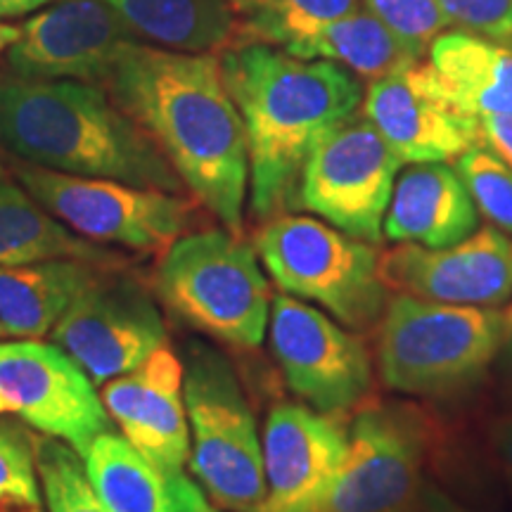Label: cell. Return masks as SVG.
<instances>
[{
  "mask_svg": "<svg viewBox=\"0 0 512 512\" xmlns=\"http://www.w3.org/2000/svg\"><path fill=\"white\" fill-rule=\"evenodd\" d=\"M415 512H472L470 508H465L463 503L453 501L446 491H441L437 484L427 482L425 491H422L420 505Z\"/></svg>",
  "mask_w": 512,
  "mask_h": 512,
  "instance_id": "cell-34",
  "label": "cell"
},
{
  "mask_svg": "<svg viewBox=\"0 0 512 512\" xmlns=\"http://www.w3.org/2000/svg\"><path fill=\"white\" fill-rule=\"evenodd\" d=\"M456 171L479 214L512 238V166L484 140L458 157Z\"/></svg>",
  "mask_w": 512,
  "mask_h": 512,
  "instance_id": "cell-28",
  "label": "cell"
},
{
  "mask_svg": "<svg viewBox=\"0 0 512 512\" xmlns=\"http://www.w3.org/2000/svg\"><path fill=\"white\" fill-rule=\"evenodd\" d=\"M0 512H43L41 501L24 496H0Z\"/></svg>",
  "mask_w": 512,
  "mask_h": 512,
  "instance_id": "cell-37",
  "label": "cell"
},
{
  "mask_svg": "<svg viewBox=\"0 0 512 512\" xmlns=\"http://www.w3.org/2000/svg\"><path fill=\"white\" fill-rule=\"evenodd\" d=\"M55 259H79L107 268L124 264L119 254L64 226L27 190L8 178L0 181V266H31Z\"/></svg>",
  "mask_w": 512,
  "mask_h": 512,
  "instance_id": "cell-24",
  "label": "cell"
},
{
  "mask_svg": "<svg viewBox=\"0 0 512 512\" xmlns=\"http://www.w3.org/2000/svg\"><path fill=\"white\" fill-rule=\"evenodd\" d=\"M140 41L181 53H216L242 38L230 0H105Z\"/></svg>",
  "mask_w": 512,
  "mask_h": 512,
  "instance_id": "cell-23",
  "label": "cell"
},
{
  "mask_svg": "<svg viewBox=\"0 0 512 512\" xmlns=\"http://www.w3.org/2000/svg\"><path fill=\"white\" fill-rule=\"evenodd\" d=\"M102 403L121 434L145 458L171 470H185L190 427L183 399V361L166 344L143 366L105 382Z\"/></svg>",
  "mask_w": 512,
  "mask_h": 512,
  "instance_id": "cell-18",
  "label": "cell"
},
{
  "mask_svg": "<svg viewBox=\"0 0 512 512\" xmlns=\"http://www.w3.org/2000/svg\"><path fill=\"white\" fill-rule=\"evenodd\" d=\"M53 0H0V17H22L29 12H36Z\"/></svg>",
  "mask_w": 512,
  "mask_h": 512,
  "instance_id": "cell-36",
  "label": "cell"
},
{
  "mask_svg": "<svg viewBox=\"0 0 512 512\" xmlns=\"http://www.w3.org/2000/svg\"><path fill=\"white\" fill-rule=\"evenodd\" d=\"M105 88L155 140L185 190L230 233L242 235L249 195L247 133L216 53L133 41Z\"/></svg>",
  "mask_w": 512,
  "mask_h": 512,
  "instance_id": "cell-1",
  "label": "cell"
},
{
  "mask_svg": "<svg viewBox=\"0 0 512 512\" xmlns=\"http://www.w3.org/2000/svg\"><path fill=\"white\" fill-rule=\"evenodd\" d=\"M380 278L427 302L501 309L512 299V238L489 223L444 249L399 242L380 254Z\"/></svg>",
  "mask_w": 512,
  "mask_h": 512,
  "instance_id": "cell-16",
  "label": "cell"
},
{
  "mask_svg": "<svg viewBox=\"0 0 512 512\" xmlns=\"http://www.w3.org/2000/svg\"><path fill=\"white\" fill-rule=\"evenodd\" d=\"M140 41L105 0H55L19 27L5 64L19 79L105 86L121 50Z\"/></svg>",
  "mask_w": 512,
  "mask_h": 512,
  "instance_id": "cell-15",
  "label": "cell"
},
{
  "mask_svg": "<svg viewBox=\"0 0 512 512\" xmlns=\"http://www.w3.org/2000/svg\"><path fill=\"white\" fill-rule=\"evenodd\" d=\"M271 349L287 387L318 413L342 418L373 392L366 342L290 294L271 304Z\"/></svg>",
  "mask_w": 512,
  "mask_h": 512,
  "instance_id": "cell-11",
  "label": "cell"
},
{
  "mask_svg": "<svg viewBox=\"0 0 512 512\" xmlns=\"http://www.w3.org/2000/svg\"><path fill=\"white\" fill-rule=\"evenodd\" d=\"M491 444H494L498 465L512 486V413L496 422L494 432H491Z\"/></svg>",
  "mask_w": 512,
  "mask_h": 512,
  "instance_id": "cell-33",
  "label": "cell"
},
{
  "mask_svg": "<svg viewBox=\"0 0 512 512\" xmlns=\"http://www.w3.org/2000/svg\"><path fill=\"white\" fill-rule=\"evenodd\" d=\"M401 159L366 114L354 112L320 136L306 159L297 209L318 214L330 226L380 242L384 214Z\"/></svg>",
  "mask_w": 512,
  "mask_h": 512,
  "instance_id": "cell-10",
  "label": "cell"
},
{
  "mask_svg": "<svg viewBox=\"0 0 512 512\" xmlns=\"http://www.w3.org/2000/svg\"><path fill=\"white\" fill-rule=\"evenodd\" d=\"M254 247L285 294L316 302L356 332L380 323L389 299L370 242L311 216L280 214L259 228Z\"/></svg>",
  "mask_w": 512,
  "mask_h": 512,
  "instance_id": "cell-7",
  "label": "cell"
},
{
  "mask_svg": "<svg viewBox=\"0 0 512 512\" xmlns=\"http://www.w3.org/2000/svg\"><path fill=\"white\" fill-rule=\"evenodd\" d=\"M15 176L55 219L98 245L140 252L166 249L181 238L195 214V202L181 192L60 174L34 164H19Z\"/></svg>",
  "mask_w": 512,
  "mask_h": 512,
  "instance_id": "cell-9",
  "label": "cell"
},
{
  "mask_svg": "<svg viewBox=\"0 0 512 512\" xmlns=\"http://www.w3.org/2000/svg\"><path fill=\"white\" fill-rule=\"evenodd\" d=\"M448 24L512 43V0H439Z\"/></svg>",
  "mask_w": 512,
  "mask_h": 512,
  "instance_id": "cell-31",
  "label": "cell"
},
{
  "mask_svg": "<svg viewBox=\"0 0 512 512\" xmlns=\"http://www.w3.org/2000/svg\"><path fill=\"white\" fill-rule=\"evenodd\" d=\"M347 427L311 406L278 403L268 413L261 512H323L347 456Z\"/></svg>",
  "mask_w": 512,
  "mask_h": 512,
  "instance_id": "cell-17",
  "label": "cell"
},
{
  "mask_svg": "<svg viewBox=\"0 0 512 512\" xmlns=\"http://www.w3.org/2000/svg\"><path fill=\"white\" fill-rule=\"evenodd\" d=\"M238 12L240 41L290 48L337 19L363 8V0H230Z\"/></svg>",
  "mask_w": 512,
  "mask_h": 512,
  "instance_id": "cell-26",
  "label": "cell"
},
{
  "mask_svg": "<svg viewBox=\"0 0 512 512\" xmlns=\"http://www.w3.org/2000/svg\"><path fill=\"white\" fill-rule=\"evenodd\" d=\"M427 57L472 117H512V43L453 27L434 38Z\"/></svg>",
  "mask_w": 512,
  "mask_h": 512,
  "instance_id": "cell-22",
  "label": "cell"
},
{
  "mask_svg": "<svg viewBox=\"0 0 512 512\" xmlns=\"http://www.w3.org/2000/svg\"><path fill=\"white\" fill-rule=\"evenodd\" d=\"M285 50L306 57V60H330L342 64L361 81L382 79L394 69L422 60L418 50L408 46L401 36H396L382 19H377L366 8H358Z\"/></svg>",
  "mask_w": 512,
  "mask_h": 512,
  "instance_id": "cell-25",
  "label": "cell"
},
{
  "mask_svg": "<svg viewBox=\"0 0 512 512\" xmlns=\"http://www.w3.org/2000/svg\"><path fill=\"white\" fill-rule=\"evenodd\" d=\"M377 328L382 382L399 394L444 399L470 392L494 366L503 311L396 294Z\"/></svg>",
  "mask_w": 512,
  "mask_h": 512,
  "instance_id": "cell-4",
  "label": "cell"
},
{
  "mask_svg": "<svg viewBox=\"0 0 512 512\" xmlns=\"http://www.w3.org/2000/svg\"><path fill=\"white\" fill-rule=\"evenodd\" d=\"M484 140L512 166V117L484 119Z\"/></svg>",
  "mask_w": 512,
  "mask_h": 512,
  "instance_id": "cell-32",
  "label": "cell"
},
{
  "mask_svg": "<svg viewBox=\"0 0 512 512\" xmlns=\"http://www.w3.org/2000/svg\"><path fill=\"white\" fill-rule=\"evenodd\" d=\"M5 335V330H3V323H0V337H3Z\"/></svg>",
  "mask_w": 512,
  "mask_h": 512,
  "instance_id": "cell-41",
  "label": "cell"
},
{
  "mask_svg": "<svg viewBox=\"0 0 512 512\" xmlns=\"http://www.w3.org/2000/svg\"><path fill=\"white\" fill-rule=\"evenodd\" d=\"M5 413H12V408H10L8 399L3 396V392H0V415H5Z\"/></svg>",
  "mask_w": 512,
  "mask_h": 512,
  "instance_id": "cell-39",
  "label": "cell"
},
{
  "mask_svg": "<svg viewBox=\"0 0 512 512\" xmlns=\"http://www.w3.org/2000/svg\"><path fill=\"white\" fill-rule=\"evenodd\" d=\"M81 460L88 482L114 512H219L188 472L152 463L114 430L100 434Z\"/></svg>",
  "mask_w": 512,
  "mask_h": 512,
  "instance_id": "cell-19",
  "label": "cell"
},
{
  "mask_svg": "<svg viewBox=\"0 0 512 512\" xmlns=\"http://www.w3.org/2000/svg\"><path fill=\"white\" fill-rule=\"evenodd\" d=\"M0 392L12 413L46 437L72 446L79 458L100 434L112 432V418L91 375L55 342H0Z\"/></svg>",
  "mask_w": 512,
  "mask_h": 512,
  "instance_id": "cell-12",
  "label": "cell"
},
{
  "mask_svg": "<svg viewBox=\"0 0 512 512\" xmlns=\"http://www.w3.org/2000/svg\"><path fill=\"white\" fill-rule=\"evenodd\" d=\"M477 228L479 209L463 178L446 162H432L413 164L396 178L382 235L396 245L444 249L470 238Z\"/></svg>",
  "mask_w": 512,
  "mask_h": 512,
  "instance_id": "cell-20",
  "label": "cell"
},
{
  "mask_svg": "<svg viewBox=\"0 0 512 512\" xmlns=\"http://www.w3.org/2000/svg\"><path fill=\"white\" fill-rule=\"evenodd\" d=\"M155 287L166 309L190 328L238 349L264 342L271 292L256 249L230 230L181 235L164 249Z\"/></svg>",
  "mask_w": 512,
  "mask_h": 512,
  "instance_id": "cell-5",
  "label": "cell"
},
{
  "mask_svg": "<svg viewBox=\"0 0 512 512\" xmlns=\"http://www.w3.org/2000/svg\"><path fill=\"white\" fill-rule=\"evenodd\" d=\"M496 363L505 384L512 389V304L510 309L503 313V339H501V349H498Z\"/></svg>",
  "mask_w": 512,
  "mask_h": 512,
  "instance_id": "cell-35",
  "label": "cell"
},
{
  "mask_svg": "<svg viewBox=\"0 0 512 512\" xmlns=\"http://www.w3.org/2000/svg\"><path fill=\"white\" fill-rule=\"evenodd\" d=\"M363 114L403 164L451 162L484 143L482 121L460 107L430 60L370 81Z\"/></svg>",
  "mask_w": 512,
  "mask_h": 512,
  "instance_id": "cell-14",
  "label": "cell"
},
{
  "mask_svg": "<svg viewBox=\"0 0 512 512\" xmlns=\"http://www.w3.org/2000/svg\"><path fill=\"white\" fill-rule=\"evenodd\" d=\"M19 36V27L17 24H8V22H0V55L8 50L12 43L17 41Z\"/></svg>",
  "mask_w": 512,
  "mask_h": 512,
  "instance_id": "cell-38",
  "label": "cell"
},
{
  "mask_svg": "<svg viewBox=\"0 0 512 512\" xmlns=\"http://www.w3.org/2000/svg\"><path fill=\"white\" fill-rule=\"evenodd\" d=\"M183 399L190 427L188 465L216 508L261 512L264 451L235 370L219 351L185 344Z\"/></svg>",
  "mask_w": 512,
  "mask_h": 512,
  "instance_id": "cell-6",
  "label": "cell"
},
{
  "mask_svg": "<svg viewBox=\"0 0 512 512\" xmlns=\"http://www.w3.org/2000/svg\"><path fill=\"white\" fill-rule=\"evenodd\" d=\"M432 422L411 403H361L347 425V456L323 512L418 510L437 439Z\"/></svg>",
  "mask_w": 512,
  "mask_h": 512,
  "instance_id": "cell-8",
  "label": "cell"
},
{
  "mask_svg": "<svg viewBox=\"0 0 512 512\" xmlns=\"http://www.w3.org/2000/svg\"><path fill=\"white\" fill-rule=\"evenodd\" d=\"M363 8L382 19L422 57H427L434 38L451 27L439 0H363Z\"/></svg>",
  "mask_w": 512,
  "mask_h": 512,
  "instance_id": "cell-29",
  "label": "cell"
},
{
  "mask_svg": "<svg viewBox=\"0 0 512 512\" xmlns=\"http://www.w3.org/2000/svg\"><path fill=\"white\" fill-rule=\"evenodd\" d=\"M0 147L60 174L185 190L155 140L100 83L3 76Z\"/></svg>",
  "mask_w": 512,
  "mask_h": 512,
  "instance_id": "cell-3",
  "label": "cell"
},
{
  "mask_svg": "<svg viewBox=\"0 0 512 512\" xmlns=\"http://www.w3.org/2000/svg\"><path fill=\"white\" fill-rule=\"evenodd\" d=\"M34 441L12 422H0V496L41 501Z\"/></svg>",
  "mask_w": 512,
  "mask_h": 512,
  "instance_id": "cell-30",
  "label": "cell"
},
{
  "mask_svg": "<svg viewBox=\"0 0 512 512\" xmlns=\"http://www.w3.org/2000/svg\"><path fill=\"white\" fill-rule=\"evenodd\" d=\"M0 181H5V169H3V162H0Z\"/></svg>",
  "mask_w": 512,
  "mask_h": 512,
  "instance_id": "cell-40",
  "label": "cell"
},
{
  "mask_svg": "<svg viewBox=\"0 0 512 512\" xmlns=\"http://www.w3.org/2000/svg\"><path fill=\"white\" fill-rule=\"evenodd\" d=\"M219 57L247 133L249 211L259 221L275 219L297 209L313 145L358 112L366 91L342 64L306 60L271 43L238 41Z\"/></svg>",
  "mask_w": 512,
  "mask_h": 512,
  "instance_id": "cell-2",
  "label": "cell"
},
{
  "mask_svg": "<svg viewBox=\"0 0 512 512\" xmlns=\"http://www.w3.org/2000/svg\"><path fill=\"white\" fill-rule=\"evenodd\" d=\"M36 470L48 512H114L88 482L83 460L72 446L43 437L34 441Z\"/></svg>",
  "mask_w": 512,
  "mask_h": 512,
  "instance_id": "cell-27",
  "label": "cell"
},
{
  "mask_svg": "<svg viewBox=\"0 0 512 512\" xmlns=\"http://www.w3.org/2000/svg\"><path fill=\"white\" fill-rule=\"evenodd\" d=\"M105 271L110 268L79 259L0 266V323L5 335L17 339L50 335L69 306Z\"/></svg>",
  "mask_w": 512,
  "mask_h": 512,
  "instance_id": "cell-21",
  "label": "cell"
},
{
  "mask_svg": "<svg viewBox=\"0 0 512 512\" xmlns=\"http://www.w3.org/2000/svg\"><path fill=\"white\" fill-rule=\"evenodd\" d=\"M53 342L98 387L143 366L162 349L166 323L155 299L136 278L110 268L69 306L53 328Z\"/></svg>",
  "mask_w": 512,
  "mask_h": 512,
  "instance_id": "cell-13",
  "label": "cell"
}]
</instances>
